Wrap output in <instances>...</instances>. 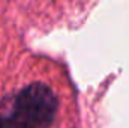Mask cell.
<instances>
[{"label": "cell", "mask_w": 129, "mask_h": 128, "mask_svg": "<svg viewBox=\"0 0 129 128\" xmlns=\"http://www.w3.org/2000/svg\"><path fill=\"white\" fill-rule=\"evenodd\" d=\"M59 101L44 83H32L0 107V128H50Z\"/></svg>", "instance_id": "obj_1"}]
</instances>
